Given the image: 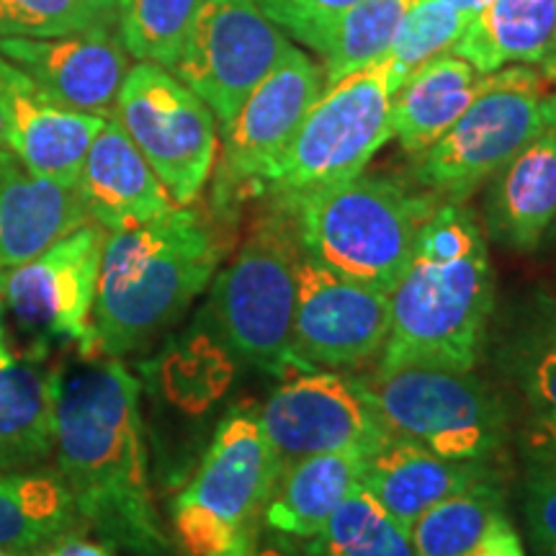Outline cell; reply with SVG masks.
Segmentation results:
<instances>
[{
  "mask_svg": "<svg viewBox=\"0 0 556 556\" xmlns=\"http://www.w3.org/2000/svg\"><path fill=\"white\" fill-rule=\"evenodd\" d=\"M103 242L106 229L88 222L34 258L0 270V302L31 338V353L45 356L52 343L99 353L93 304Z\"/></svg>",
  "mask_w": 556,
  "mask_h": 556,
  "instance_id": "obj_11",
  "label": "cell"
},
{
  "mask_svg": "<svg viewBox=\"0 0 556 556\" xmlns=\"http://www.w3.org/2000/svg\"><path fill=\"white\" fill-rule=\"evenodd\" d=\"M523 520L533 556H556V458L539 448L526 458Z\"/></svg>",
  "mask_w": 556,
  "mask_h": 556,
  "instance_id": "obj_34",
  "label": "cell"
},
{
  "mask_svg": "<svg viewBox=\"0 0 556 556\" xmlns=\"http://www.w3.org/2000/svg\"><path fill=\"white\" fill-rule=\"evenodd\" d=\"M88 222L78 189L37 176L0 148V270L34 258Z\"/></svg>",
  "mask_w": 556,
  "mask_h": 556,
  "instance_id": "obj_20",
  "label": "cell"
},
{
  "mask_svg": "<svg viewBox=\"0 0 556 556\" xmlns=\"http://www.w3.org/2000/svg\"><path fill=\"white\" fill-rule=\"evenodd\" d=\"M392 328L377 371L441 366L475 371L495 312L486 235L464 201H438L420 222L413 258L389 294Z\"/></svg>",
  "mask_w": 556,
  "mask_h": 556,
  "instance_id": "obj_2",
  "label": "cell"
},
{
  "mask_svg": "<svg viewBox=\"0 0 556 556\" xmlns=\"http://www.w3.org/2000/svg\"><path fill=\"white\" fill-rule=\"evenodd\" d=\"M173 531L191 556L258 554V531L235 528L191 505H173Z\"/></svg>",
  "mask_w": 556,
  "mask_h": 556,
  "instance_id": "obj_35",
  "label": "cell"
},
{
  "mask_svg": "<svg viewBox=\"0 0 556 556\" xmlns=\"http://www.w3.org/2000/svg\"><path fill=\"white\" fill-rule=\"evenodd\" d=\"M54 458L86 531L139 556L170 552L150 490L142 387L122 358L78 353L58 366Z\"/></svg>",
  "mask_w": 556,
  "mask_h": 556,
  "instance_id": "obj_1",
  "label": "cell"
},
{
  "mask_svg": "<svg viewBox=\"0 0 556 556\" xmlns=\"http://www.w3.org/2000/svg\"><path fill=\"white\" fill-rule=\"evenodd\" d=\"M548 232H552V235H554V238H556V222H554V227H552V229H548Z\"/></svg>",
  "mask_w": 556,
  "mask_h": 556,
  "instance_id": "obj_45",
  "label": "cell"
},
{
  "mask_svg": "<svg viewBox=\"0 0 556 556\" xmlns=\"http://www.w3.org/2000/svg\"><path fill=\"white\" fill-rule=\"evenodd\" d=\"M503 510L505 497L497 471L422 513L409 528V544L415 556H471L486 526Z\"/></svg>",
  "mask_w": 556,
  "mask_h": 556,
  "instance_id": "obj_29",
  "label": "cell"
},
{
  "mask_svg": "<svg viewBox=\"0 0 556 556\" xmlns=\"http://www.w3.org/2000/svg\"><path fill=\"white\" fill-rule=\"evenodd\" d=\"M528 448L546 451L556 458V420H536L533 417L531 435H528Z\"/></svg>",
  "mask_w": 556,
  "mask_h": 556,
  "instance_id": "obj_40",
  "label": "cell"
},
{
  "mask_svg": "<svg viewBox=\"0 0 556 556\" xmlns=\"http://www.w3.org/2000/svg\"><path fill=\"white\" fill-rule=\"evenodd\" d=\"M415 0H361L319 29L309 50L319 58L325 86L381 62Z\"/></svg>",
  "mask_w": 556,
  "mask_h": 556,
  "instance_id": "obj_28",
  "label": "cell"
},
{
  "mask_svg": "<svg viewBox=\"0 0 556 556\" xmlns=\"http://www.w3.org/2000/svg\"><path fill=\"white\" fill-rule=\"evenodd\" d=\"M289 39L309 47L328 21L361 0H253Z\"/></svg>",
  "mask_w": 556,
  "mask_h": 556,
  "instance_id": "obj_36",
  "label": "cell"
},
{
  "mask_svg": "<svg viewBox=\"0 0 556 556\" xmlns=\"http://www.w3.org/2000/svg\"><path fill=\"white\" fill-rule=\"evenodd\" d=\"M389 435L438 456L495 464L507 441L503 397L475 371L402 366L358 379Z\"/></svg>",
  "mask_w": 556,
  "mask_h": 556,
  "instance_id": "obj_6",
  "label": "cell"
},
{
  "mask_svg": "<svg viewBox=\"0 0 556 556\" xmlns=\"http://www.w3.org/2000/svg\"><path fill=\"white\" fill-rule=\"evenodd\" d=\"M294 212L274 199L229 266L217 274L201 323L232 356L266 374L291 371L299 263Z\"/></svg>",
  "mask_w": 556,
  "mask_h": 556,
  "instance_id": "obj_5",
  "label": "cell"
},
{
  "mask_svg": "<svg viewBox=\"0 0 556 556\" xmlns=\"http://www.w3.org/2000/svg\"><path fill=\"white\" fill-rule=\"evenodd\" d=\"M471 556H528L520 533L510 523V518L505 516V510L492 518V523L486 526L484 536Z\"/></svg>",
  "mask_w": 556,
  "mask_h": 556,
  "instance_id": "obj_37",
  "label": "cell"
},
{
  "mask_svg": "<svg viewBox=\"0 0 556 556\" xmlns=\"http://www.w3.org/2000/svg\"><path fill=\"white\" fill-rule=\"evenodd\" d=\"M3 348H9V338H5V309H3V302H0V351Z\"/></svg>",
  "mask_w": 556,
  "mask_h": 556,
  "instance_id": "obj_43",
  "label": "cell"
},
{
  "mask_svg": "<svg viewBox=\"0 0 556 556\" xmlns=\"http://www.w3.org/2000/svg\"><path fill=\"white\" fill-rule=\"evenodd\" d=\"M364 451H332L281 469L263 510V526L281 536L309 539L364 482Z\"/></svg>",
  "mask_w": 556,
  "mask_h": 556,
  "instance_id": "obj_24",
  "label": "cell"
},
{
  "mask_svg": "<svg viewBox=\"0 0 556 556\" xmlns=\"http://www.w3.org/2000/svg\"><path fill=\"white\" fill-rule=\"evenodd\" d=\"M75 189L90 222L106 232L148 225L176 208V201L114 116L90 144Z\"/></svg>",
  "mask_w": 556,
  "mask_h": 556,
  "instance_id": "obj_18",
  "label": "cell"
},
{
  "mask_svg": "<svg viewBox=\"0 0 556 556\" xmlns=\"http://www.w3.org/2000/svg\"><path fill=\"white\" fill-rule=\"evenodd\" d=\"M0 99L9 116V150L41 178L75 189L83 163L106 119L67 109L0 58Z\"/></svg>",
  "mask_w": 556,
  "mask_h": 556,
  "instance_id": "obj_17",
  "label": "cell"
},
{
  "mask_svg": "<svg viewBox=\"0 0 556 556\" xmlns=\"http://www.w3.org/2000/svg\"><path fill=\"white\" fill-rule=\"evenodd\" d=\"M484 222L500 245L533 253L556 222V129H544L497 176L484 199Z\"/></svg>",
  "mask_w": 556,
  "mask_h": 556,
  "instance_id": "obj_21",
  "label": "cell"
},
{
  "mask_svg": "<svg viewBox=\"0 0 556 556\" xmlns=\"http://www.w3.org/2000/svg\"><path fill=\"white\" fill-rule=\"evenodd\" d=\"M556 39V0H490L454 50L482 75L507 65H539Z\"/></svg>",
  "mask_w": 556,
  "mask_h": 556,
  "instance_id": "obj_26",
  "label": "cell"
},
{
  "mask_svg": "<svg viewBox=\"0 0 556 556\" xmlns=\"http://www.w3.org/2000/svg\"><path fill=\"white\" fill-rule=\"evenodd\" d=\"M225 258L217 227L193 206L106 232L93 304L99 353L124 358L176 325Z\"/></svg>",
  "mask_w": 556,
  "mask_h": 556,
  "instance_id": "obj_3",
  "label": "cell"
},
{
  "mask_svg": "<svg viewBox=\"0 0 556 556\" xmlns=\"http://www.w3.org/2000/svg\"><path fill=\"white\" fill-rule=\"evenodd\" d=\"M0 556H34V554H26V552H13V548H0Z\"/></svg>",
  "mask_w": 556,
  "mask_h": 556,
  "instance_id": "obj_44",
  "label": "cell"
},
{
  "mask_svg": "<svg viewBox=\"0 0 556 556\" xmlns=\"http://www.w3.org/2000/svg\"><path fill=\"white\" fill-rule=\"evenodd\" d=\"M114 119L137 144L176 206H193L217 165V116L170 70L139 62L116 99Z\"/></svg>",
  "mask_w": 556,
  "mask_h": 556,
  "instance_id": "obj_9",
  "label": "cell"
},
{
  "mask_svg": "<svg viewBox=\"0 0 556 556\" xmlns=\"http://www.w3.org/2000/svg\"><path fill=\"white\" fill-rule=\"evenodd\" d=\"M392 328L389 294L351 281L302 255L291 368L343 371L381 356Z\"/></svg>",
  "mask_w": 556,
  "mask_h": 556,
  "instance_id": "obj_13",
  "label": "cell"
},
{
  "mask_svg": "<svg viewBox=\"0 0 556 556\" xmlns=\"http://www.w3.org/2000/svg\"><path fill=\"white\" fill-rule=\"evenodd\" d=\"M0 148H9V116H5L3 99H0Z\"/></svg>",
  "mask_w": 556,
  "mask_h": 556,
  "instance_id": "obj_42",
  "label": "cell"
},
{
  "mask_svg": "<svg viewBox=\"0 0 556 556\" xmlns=\"http://www.w3.org/2000/svg\"><path fill=\"white\" fill-rule=\"evenodd\" d=\"M392 96L384 60L325 86L270 173L266 193L294 199L361 176L392 139Z\"/></svg>",
  "mask_w": 556,
  "mask_h": 556,
  "instance_id": "obj_7",
  "label": "cell"
},
{
  "mask_svg": "<svg viewBox=\"0 0 556 556\" xmlns=\"http://www.w3.org/2000/svg\"><path fill=\"white\" fill-rule=\"evenodd\" d=\"M58 366L45 356L0 351V471L31 469L54 456Z\"/></svg>",
  "mask_w": 556,
  "mask_h": 556,
  "instance_id": "obj_22",
  "label": "cell"
},
{
  "mask_svg": "<svg viewBox=\"0 0 556 556\" xmlns=\"http://www.w3.org/2000/svg\"><path fill=\"white\" fill-rule=\"evenodd\" d=\"M0 58L16 65L62 106L103 119L114 116L131 70L119 26H96L47 39L3 37Z\"/></svg>",
  "mask_w": 556,
  "mask_h": 556,
  "instance_id": "obj_15",
  "label": "cell"
},
{
  "mask_svg": "<svg viewBox=\"0 0 556 556\" xmlns=\"http://www.w3.org/2000/svg\"><path fill=\"white\" fill-rule=\"evenodd\" d=\"M544 129L536 67L507 65L486 75L471 106L417 157L415 178L441 201H467Z\"/></svg>",
  "mask_w": 556,
  "mask_h": 556,
  "instance_id": "obj_8",
  "label": "cell"
},
{
  "mask_svg": "<svg viewBox=\"0 0 556 556\" xmlns=\"http://www.w3.org/2000/svg\"><path fill=\"white\" fill-rule=\"evenodd\" d=\"M34 556H114L109 544H99V541H90L86 531L70 533V536L54 541L47 548H41Z\"/></svg>",
  "mask_w": 556,
  "mask_h": 556,
  "instance_id": "obj_39",
  "label": "cell"
},
{
  "mask_svg": "<svg viewBox=\"0 0 556 556\" xmlns=\"http://www.w3.org/2000/svg\"><path fill=\"white\" fill-rule=\"evenodd\" d=\"M258 417L281 469L332 451L371 456L392 438L361 381L336 371H296L270 394Z\"/></svg>",
  "mask_w": 556,
  "mask_h": 556,
  "instance_id": "obj_14",
  "label": "cell"
},
{
  "mask_svg": "<svg viewBox=\"0 0 556 556\" xmlns=\"http://www.w3.org/2000/svg\"><path fill=\"white\" fill-rule=\"evenodd\" d=\"M278 477L281 462L261 417L238 409L214 430L204 458L173 505L199 507L229 526L258 531Z\"/></svg>",
  "mask_w": 556,
  "mask_h": 556,
  "instance_id": "obj_16",
  "label": "cell"
},
{
  "mask_svg": "<svg viewBox=\"0 0 556 556\" xmlns=\"http://www.w3.org/2000/svg\"><path fill=\"white\" fill-rule=\"evenodd\" d=\"M497 364L536 420H556V296L533 291L503 328Z\"/></svg>",
  "mask_w": 556,
  "mask_h": 556,
  "instance_id": "obj_27",
  "label": "cell"
},
{
  "mask_svg": "<svg viewBox=\"0 0 556 556\" xmlns=\"http://www.w3.org/2000/svg\"><path fill=\"white\" fill-rule=\"evenodd\" d=\"M484 83L486 75L456 52L438 54L392 96V137L407 155L420 157L454 127Z\"/></svg>",
  "mask_w": 556,
  "mask_h": 556,
  "instance_id": "obj_23",
  "label": "cell"
},
{
  "mask_svg": "<svg viewBox=\"0 0 556 556\" xmlns=\"http://www.w3.org/2000/svg\"><path fill=\"white\" fill-rule=\"evenodd\" d=\"M302 556H415V552L405 528L361 484L315 536L304 539Z\"/></svg>",
  "mask_w": 556,
  "mask_h": 556,
  "instance_id": "obj_30",
  "label": "cell"
},
{
  "mask_svg": "<svg viewBox=\"0 0 556 556\" xmlns=\"http://www.w3.org/2000/svg\"><path fill=\"white\" fill-rule=\"evenodd\" d=\"M289 50L253 0H206L170 73L227 124Z\"/></svg>",
  "mask_w": 556,
  "mask_h": 556,
  "instance_id": "obj_12",
  "label": "cell"
},
{
  "mask_svg": "<svg viewBox=\"0 0 556 556\" xmlns=\"http://www.w3.org/2000/svg\"><path fill=\"white\" fill-rule=\"evenodd\" d=\"M469 18L441 0H415L402 18L392 50L384 58L394 93L415 70L438 54L451 52L467 31Z\"/></svg>",
  "mask_w": 556,
  "mask_h": 556,
  "instance_id": "obj_32",
  "label": "cell"
},
{
  "mask_svg": "<svg viewBox=\"0 0 556 556\" xmlns=\"http://www.w3.org/2000/svg\"><path fill=\"white\" fill-rule=\"evenodd\" d=\"M206 0H119L116 26L127 52L139 62L170 70Z\"/></svg>",
  "mask_w": 556,
  "mask_h": 556,
  "instance_id": "obj_31",
  "label": "cell"
},
{
  "mask_svg": "<svg viewBox=\"0 0 556 556\" xmlns=\"http://www.w3.org/2000/svg\"><path fill=\"white\" fill-rule=\"evenodd\" d=\"M490 475H497L495 464L438 456L420 443L392 435L366 458L361 484L409 533L422 513Z\"/></svg>",
  "mask_w": 556,
  "mask_h": 556,
  "instance_id": "obj_19",
  "label": "cell"
},
{
  "mask_svg": "<svg viewBox=\"0 0 556 556\" xmlns=\"http://www.w3.org/2000/svg\"><path fill=\"white\" fill-rule=\"evenodd\" d=\"M278 201L294 212L307 258L392 294L413 258L417 227L441 199L409 193L397 180L361 173L343 184Z\"/></svg>",
  "mask_w": 556,
  "mask_h": 556,
  "instance_id": "obj_4",
  "label": "cell"
},
{
  "mask_svg": "<svg viewBox=\"0 0 556 556\" xmlns=\"http://www.w3.org/2000/svg\"><path fill=\"white\" fill-rule=\"evenodd\" d=\"M116 5L119 0H0V39H47L116 26Z\"/></svg>",
  "mask_w": 556,
  "mask_h": 556,
  "instance_id": "obj_33",
  "label": "cell"
},
{
  "mask_svg": "<svg viewBox=\"0 0 556 556\" xmlns=\"http://www.w3.org/2000/svg\"><path fill=\"white\" fill-rule=\"evenodd\" d=\"M541 86V116L546 129H556V39L536 65Z\"/></svg>",
  "mask_w": 556,
  "mask_h": 556,
  "instance_id": "obj_38",
  "label": "cell"
},
{
  "mask_svg": "<svg viewBox=\"0 0 556 556\" xmlns=\"http://www.w3.org/2000/svg\"><path fill=\"white\" fill-rule=\"evenodd\" d=\"M323 90V65L291 45L242 101L238 114L222 124V155L212 186L214 212L229 214L240 201L266 191L270 173Z\"/></svg>",
  "mask_w": 556,
  "mask_h": 556,
  "instance_id": "obj_10",
  "label": "cell"
},
{
  "mask_svg": "<svg viewBox=\"0 0 556 556\" xmlns=\"http://www.w3.org/2000/svg\"><path fill=\"white\" fill-rule=\"evenodd\" d=\"M86 531L58 467L0 471V548L37 554Z\"/></svg>",
  "mask_w": 556,
  "mask_h": 556,
  "instance_id": "obj_25",
  "label": "cell"
},
{
  "mask_svg": "<svg viewBox=\"0 0 556 556\" xmlns=\"http://www.w3.org/2000/svg\"><path fill=\"white\" fill-rule=\"evenodd\" d=\"M441 3H446V5H451V9H456L458 13H464V16H467L469 21L477 16L479 11L484 9L486 3H490V0H441Z\"/></svg>",
  "mask_w": 556,
  "mask_h": 556,
  "instance_id": "obj_41",
  "label": "cell"
}]
</instances>
